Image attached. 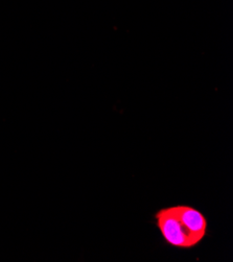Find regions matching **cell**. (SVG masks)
Returning a JSON list of instances; mask_svg holds the SVG:
<instances>
[{
	"mask_svg": "<svg viewBox=\"0 0 233 262\" xmlns=\"http://www.w3.org/2000/svg\"><path fill=\"white\" fill-rule=\"evenodd\" d=\"M156 226L164 242L178 249H193L205 238L208 222L198 209L177 205L162 208L155 214Z\"/></svg>",
	"mask_w": 233,
	"mask_h": 262,
	"instance_id": "6da1fadb",
	"label": "cell"
}]
</instances>
